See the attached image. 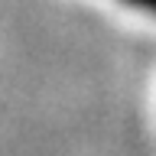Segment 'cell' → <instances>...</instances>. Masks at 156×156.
<instances>
[{"instance_id": "cell-1", "label": "cell", "mask_w": 156, "mask_h": 156, "mask_svg": "<svg viewBox=\"0 0 156 156\" xmlns=\"http://www.w3.org/2000/svg\"><path fill=\"white\" fill-rule=\"evenodd\" d=\"M127 7H136V10H143V13H153L156 16V0H124Z\"/></svg>"}]
</instances>
